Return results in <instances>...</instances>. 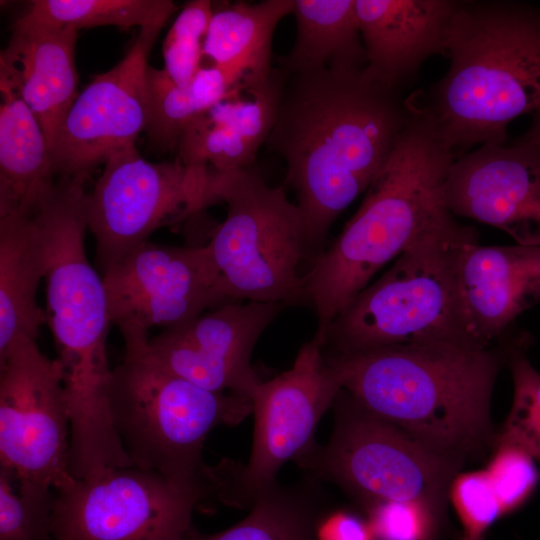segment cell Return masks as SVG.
Here are the masks:
<instances>
[{"label": "cell", "mask_w": 540, "mask_h": 540, "mask_svg": "<svg viewBox=\"0 0 540 540\" xmlns=\"http://www.w3.org/2000/svg\"><path fill=\"white\" fill-rule=\"evenodd\" d=\"M317 540H375L368 520L344 510L319 518Z\"/></svg>", "instance_id": "obj_34"}, {"label": "cell", "mask_w": 540, "mask_h": 540, "mask_svg": "<svg viewBox=\"0 0 540 540\" xmlns=\"http://www.w3.org/2000/svg\"><path fill=\"white\" fill-rule=\"evenodd\" d=\"M103 280L112 325L148 333L185 323L228 300L208 244L146 242L107 270Z\"/></svg>", "instance_id": "obj_14"}, {"label": "cell", "mask_w": 540, "mask_h": 540, "mask_svg": "<svg viewBox=\"0 0 540 540\" xmlns=\"http://www.w3.org/2000/svg\"><path fill=\"white\" fill-rule=\"evenodd\" d=\"M212 204H226V217L207 243L230 301L307 305L300 265L309 255L304 219L283 187L269 186L251 167L209 168Z\"/></svg>", "instance_id": "obj_8"}, {"label": "cell", "mask_w": 540, "mask_h": 540, "mask_svg": "<svg viewBox=\"0 0 540 540\" xmlns=\"http://www.w3.org/2000/svg\"><path fill=\"white\" fill-rule=\"evenodd\" d=\"M336 424L323 447L297 462L369 504L420 501L443 511L463 460L443 453L356 405L341 389Z\"/></svg>", "instance_id": "obj_9"}, {"label": "cell", "mask_w": 540, "mask_h": 540, "mask_svg": "<svg viewBox=\"0 0 540 540\" xmlns=\"http://www.w3.org/2000/svg\"><path fill=\"white\" fill-rule=\"evenodd\" d=\"M0 218L34 217L56 182L43 131L13 83L0 75Z\"/></svg>", "instance_id": "obj_21"}, {"label": "cell", "mask_w": 540, "mask_h": 540, "mask_svg": "<svg viewBox=\"0 0 540 540\" xmlns=\"http://www.w3.org/2000/svg\"><path fill=\"white\" fill-rule=\"evenodd\" d=\"M516 341L500 350L436 341L351 353L323 351L341 389L356 405L464 460L491 441V393Z\"/></svg>", "instance_id": "obj_2"}, {"label": "cell", "mask_w": 540, "mask_h": 540, "mask_svg": "<svg viewBox=\"0 0 540 540\" xmlns=\"http://www.w3.org/2000/svg\"><path fill=\"white\" fill-rule=\"evenodd\" d=\"M495 447L485 472L504 515L530 498L540 474L535 459L522 448L509 443H495Z\"/></svg>", "instance_id": "obj_31"}, {"label": "cell", "mask_w": 540, "mask_h": 540, "mask_svg": "<svg viewBox=\"0 0 540 540\" xmlns=\"http://www.w3.org/2000/svg\"><path fill=\"white\" fill-rule=\"evenodd\" d=\"M449 497L466 540H481L503 515L485 470L458 473L450 485Z\"/></svg>", "instance_id": "obj_33"}, {"label": "cell", "mask_w": 540, "mask_h": 540, "mask_svg": "<svg viewBox=\"0 0 540 540\" xmlns=\"http://www.w3.org/2000/svg\"><path fill=\"white\" fill-rule=\"evenodd\" d=\"M124 358L111 371L108 397L114 428L131 463L160 473L203 499L202 450L218 425H236L252 400L218 393L179 377L149 352L148 334L125 333Z\"/></svg>", "instance_id": "obj_6"}, {"label": "cell", "mask_w": 540, "mask_h": 540, "mask_svg": "<svg viewBox=\"0 0 540 540\" xmlns=\"http://www.w3.org/2000/svg\"><path fill=\"white\" fill-rule=\"evenodd\" d=\"M459 288L469 336L482 347L492 346L540 300V246L466 244Z\"/></svg>", "instance_id": "obj_19"}, {"label": "cell", "mask_w": 540, "mask_h": 540, "mask_svg": "<svg viewBox=\"0 0 540 540\" xmlns=\"http://www.w3.org/2000/svg\"><path fill=\"white\" fill-rule=\"evenodd\" d=\"M61 362L24 338L0 357V467L55 488L71 483Z\"/></svg>", "instance_id": "obj_13"}, {"label": "cell", "mask_w": 540, "mask_h": 540, "mask_svg": "<svg viewBox=\"0 0 540 540\" xmlns=\"http://www.w3.org/2000/svg\"><path fill=\"white\" fill-rule=\"evenodd\" d=\"M212 14L211 1H191L182 8L166 35L163 43L164 69L181 87H187L201 68Z\"/></svg>", "instance_id": "obj_30"}, {"label": "cell", "mask_w": 540, "mask_h": 540, "mask_svg": "<svg viewBox=\"0 0 540 540\" xmlns=\"http://www.w3.org/2000/svg\"><path fill=\"white\" fill-rule=\"evenodd\" d=\"M533 115L534 117L530 128L517 141L540 146V110Z\"/></svg>", "instance_id": "obj_35"}, {"label": "cell", "mask_w": 540, "mask_h": 540, "mask_svg": "<svg viewBox=\"0 0 540 540\" xmlns=\"http://www.w3.org/2000/svg\"><path fill=\"white\" fill-rule=\"evenodd\" d=\"M462 540H466V539L462 538Z\"/></svg>", "instance_id": "obj_37"}, {"label": "cell", "mask_w": 540, "mask_h": 540, "mask_svg": "<svg viewBox=\"0 0 540 540\" xmlns=\"http://www.w3.org/2000/svg\"><path fill=\"white\" fill-rule=\"evenodd\" d=\"M292 14L295 39L278 60L286 76L330 67H366L355 0H294Z\"/></svg>", "instance_id": "obj_24"}, {"label": "cell", "mask_w": 540, "mask_h": 540, "mask_svg": "<svg viewBox=\"0 0 540 540\" xmlns=\"http://www.w3.org/2000/svg\"><path fill=\"white\" fill-rule=\"evenodd\" d=\"M474 241L473 227L444 213L335 317L323 350L351 353L436 341L480 346L467 331L459 288L460 256Z\"/></svg>", "instance_id": "obj_7"}, {"label": "cell", "mask_w": 540, "mask_h": 540, "mask_svg": "<svg viewBox=\"0 0 540 540\" xmlns=\"http://www.w3.org/2000/svg\"><path fill=\"white\" fill-rule=\"evenodd\" d=\"M148 122L150 142L162 151L177 149L190 122L200 114L189 86L176 84L165 69L147 70Z\"/></svg>", "instance_id": "obj_29"}, {"label": "cell", "mask_w": 540, "mask_h": 540, "mask_svg": "<svg viewBox=\"0 0 540 540\" xmlns=\"http://www.w3.org/2000/svg\"><path fill=\"white\" fill-rule=\"evenodd\" d=\"M185 540H191V539L189 538V535H188V537H187Z\"/></svg>", "instance_id": "obj_36"}, {"label": "cell", "mask_w": 540, "mask_h": 540, "mask_svg": "<svg viewBox=\"0 0 540 540\" xmlns=\"http://www.w3.org/2000/svg\"><path fill=\"white\" fill-rule=\"evenodd\" d=\"M293 8L294 0L213 4L203 56L211 64L241 76L249 87L266 83L274 69V32Z\"/></svg>", "instance_id": "obj_23"}, {"label": "cell", "mask_w": 540, "mask_h": 540, "mask_svg": "<svg viewBox=\"0 0 540 540\" xmlns=\"http://www.w3.org/2000/svg\"><path fill=\"white\" fill-rule=\"evenodd\" d=\"M527 344V336H522L508 355L514 397L509 415L494 443L516 445L540 462V373L524 354Z\"/></svg>", "instance_id": "obj_28"}, {"label": "cell", "mask_w": 540, "mask_h": 540, "mask_svg": "<svg viewBox=\"0 0 540 540\" xmlns=\"http://www.w3.org/2000/svg\"><path fill=\"white\" fill-rule=\"evenodd\" d=\"M413 112L411 100L363 69L324 68L287 76L265 143L286 163L312 259L339 215L388 161Z\"/></svg>", "instance_id": "obj_1"}, {"label": "cell", "mask_w": 540, "mask_h": 540, "mask_svg": "<svg viewBox=\"0 0 540 540\" xmlns=\"http://www.w3.org/2000/svg\"><path fill=\"white\" fill-rule=\"evenodd\" d=\"M340 391L322 346L313 339L305 343L289 370L255 388L248 464L226 461L208 466L209 494L228 505H250L257 494L276 483V474L286 462L298 461L313 449L315 429Z\"/></svg>", "instance_id": "obj_10"}, {"label": "cell", "mask_w": 540, "mask_h": 540, "mask_svg": "<svg viewBox=\"0 0 540 540\" xmlns=\"http://www.w3.org/2000/svg\"><path fill=\"white\" fill-rule=\"evenodd\" d=\"M88 177H60L34 216L46 253L47 324L64 371L70 425L80 433L111 423L106 341L112 322L103 276L85 249Z\"/></svg>", "instance_id": "obj_5"}, {"label": "cell", "mask_w": 540, "mask_h": 540, "mask_svg": "<svg viewBox=\"0 0 540 540\" xmlns=\"http://www.w3.org/2000/svg\"><path fill=\"white\" fill-rule=\"evenodd\" d=\"M208 175L209 167L187 166L178 158L146 161L136 147L113 154L86 198L102 275L160 227L191 219L212 205Z\"/></svg>", "instance_id": "obj_11"}, {"label": "cell", "mask_w": 540, "mask_h": 540, "mask_svg": "<svg viewBox=\"0 0 540 540\" xmlns=\"http://www.w3.org/2000/svg\"><path fill=\"white\" fill-rule=\"evenodd\" d=\"M202 499L158 472L106 467L56 490L54 540H185Z\"/></svg>", "instance_id": "obj_12"}, {"label": "cell", "mask_w": 540, "mask_h": 540, "mask_svg": "<svg viewBox=\"0 0 540 540\" xmlns=\"http://www.w3.org/2000/svg\"><path fill=\"white\" fill-rule=\"evenodd\" d=\"M248 515L234 526L207 534L190 526L191 540H317L320 516L303 496L277 483L257 494Z\"/></svg>", "instance_id": "obj_26"}, {"label": "cell", "mask_w": 540, "mask_h": 540, "mask_svg": "<svg viewBox=\"0 0 540 540\" xmlns=\"http://www.w3.org/2000/svg\"><path fill=\"white\" fill-rule=\"evenodd\" d=\"M164 24L140 28L124 58L79 93L50 150L56 175H89L113 154L135 147L148 122V56Z\"/></svg>", "instance_id": "obj_15"}, {"label": "cell", "mask_w": 540, "mask_h": 540, "mask_svg": "<svg viewBox=\"0 0 540 540\" xmlns=\"http://www.w3.org/2000/svg\"><path fill=\"white\" fill-rule=\"evenodd\" d=\"M45 272V247L35 218H0V357L24 338L36 340L48 323L37 302Z\"/></svg>", "instance_id": "obj_22"}, {"label": "cell", "mask_w": 540, "mask_h": 540, "mask_svg": "<svg viewBox=\"0 0 540 540\" xmlns=\"http://www.w3.org/2000/svg\"><path fill=\"white\" fill-rule=\"evenodd\" d=\"M450 65L418 103L456 156L505 144L515 118L540 110V11L505 1H458Z\"/></svg>", "instance_id": "obj_3"}, {"label": "cell", "mask_w": 540, "mask_h": 540, "mask_svg": "<svg viewBox=\"0 0 540 540\" xmlns=\"http://www.w3.org/2000/svg\"><path fill=\"white\" fill-rule=\"evenodd\" d=\"M411 103V119L360 207L304 274L307 305L317 319L313 339L320 344L331 322L375 273L449 211L443 186L457 156L417 102Z\"/></svg>", "instance_id": "obj_4"}, {"label": "cell", "mask_w": 540, "mask_h": 540, "mask_svg": "<svg viewBox=\"0 0 540 540\" xmlns=\"http://www.w3.org/2000/svg\"><path fill=\"white\" fill-rule=\"evenodd\" d=\"M441 511L420 501L369 504L368 522L375 540H432Z\"/></svg>", "instance_id": "obj_32"}, {"label": "cell", "mask_w": 540, "mask_h": 540, "mask_svg": "<svg viewBox=\"0 0 540 540\" xmlns=\"http://www.w3.org/2000/svg\"><path fill=\"white\" fill-rule=\"evenodd\" d=\"M447 209L540 246V146L484 144L457 156L443 186Z\"/></svg>", "instance_id": "obj_17"}, {"label": "cell", "mask_w": 540, "mask_h": 540, "mask_svg": "<svg viewBox=\"0 0 540 540\" xmlns=\"http://www.w3.org/2000/svg\"><path fill=\"white\" fill-rule=\"evenodd\" d=\"M454 0H355L366 73L400 93L422 64L446 52Z\"/></svg>", "instance_id": "obj_18"}, {"label": "cell", "mask_w": 540, "mask_h": 540, "mask_svg": "<svg viewBox=\"0 0 540 540\" xmlns=\"http://www.w3.org/2000/svg\"><path fill=\"white\" fill-rule=\"evenodd\" d=\"M51 489L0 467V540H54Z\"/></svg>", "instance_id": "obj_27"}, {"label": "cell", "mask_w": 540, "mask_h": 540, "mask_svg": "<svg viewBox=\"0 0 540 540\" xmlns=\"http://www.w3.org/2000/svg\"><path fill=\"white\" fill-rule=\"evenodd\" d=\"M179 7L170 0H35L15 22L22 26L128 29L166 23Z\"/></svg>", "instance_id": "obj_25"}, {"label": "cell", "mask_w": 540, "mask_h": 540, "mask_svg": "<svg viewBox=\"0 0 540 540\" xmlns=\"http://www.w3.org/2000/svg\"><path fill=\"white\" fill-rule=\"evenodd\" d=\"M286 306L233 301L149 337L151 355L168 371L205 389L251 399L261 382L251 355Z\"/></svg>", "instance_id": "obj_16"}, {"label": "cell", "mask_w": 540, "mask_h": 540, "mask_svg": "<svg viewBox=\"0 0 540 540\" xmlns=\"http://www.w3.org/2000/svg\"><path fill=\"white\" fill-rule=\"evenodd\" d=\"M78 30L14 23L7 48L1 52L0 75L7 77L37 119L47 146L77 99L75 50Z\"/></svg>", "instance_id": "obj_20"}]
</instances>
